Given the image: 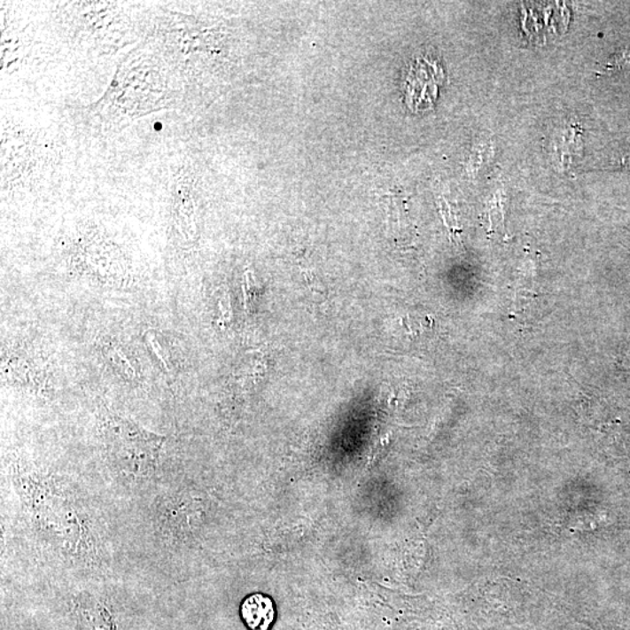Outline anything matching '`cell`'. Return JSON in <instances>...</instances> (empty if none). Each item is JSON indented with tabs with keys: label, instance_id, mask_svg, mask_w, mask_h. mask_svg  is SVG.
Segmentation results:
<instances>
[{
	"label": "cell",
	"instance_id": "10",
	"mask_svg": "<svg viewBox=\"0 0 630 630\" xmlns=\"http://www.w3.org/2000/svg\"><path fill=\"white\" fill-rule=\"evenodd\" d=\"M620 364L626 369H630V356H626L624 359L620 360Z\"/></svg>",
	"mask_w": 630,
	"mask_h": 630
},
{
	"label": "cell",
	"instance_id": "2",
	"mask_svg": "<svg viewBox=\"0 0 630 630\" xmlns=\"http://www.w3.org/2000/svg\"><path fill=\"white\" fill-rule=\"evenodd\" d=\"M98 432L106 474L117 492L137 500L171 477L161 466L167 437L106 407L99 412Z\"/></svg>",
	"mask_w": 630,
	"mask_h": 630
},
{
	"label": "cell",
	"instance_id": "7",
	"mask_svg": "<svg viewBox=\"0 0 630 630\" xmlns=\"http://www.w3.org/2000/svg\"><path fill=\"white\" fill-rule=\"evenodd\" d=\"M630 69V45L622 48L608 58L603 72H620V70Z\"/></svg>",
	"mask_w": 630,
	"mask_h": 630
},
{
	"label": "cell",
	"instance_id": "8",
	"mask_svg": "<svg viewBox=\"0 0 630 630\" xmlns=\"http://www.w3.org/2000/svg\"><path fill=\"white\" fill-rule=\"evenodd\" d=\"M146 340L149 342L150 347L152 349L154 355H156L157 359L160 361L161 364H163L166 371H171V367H169L165 350L161 347L159 341H158L156 334H154L153 331H149V333L146 334Z\"/></svg>",
	"mask_w": 630,
	"mask_h": 630
},
{
	"label": "cell",
	"instance_id": "4",
	"mask_svg": "<svg viewBox=\"0 0 630 630\" xmlns=\"http://www.w3.org/2000/svg\"><path fill=\"white\" fill-rule=\"evenodd\" d=\"M581 135L577 125H570L564 128L560 135L552 142V157L558 168H567L572 163L574 157L578 156L581 149Z\"/></svg>",
	"mask_w": 630,
	"mask_h": 630
},
{
	"label": "cell",
	"instance_id": "5",
	"mask_svg": "<svg viewBox=\"0 0 630 630\" xmlns=\"http://www.w3.org/2000/svg\"><path fill=\"white\" fill-rule=\"evenodd\" d=\"M103 354H105L106 359H109L110 362H112L125 377H128L130 381H134L135 378H137V371H136L127 354L124 353V350L121 349L120 346L106 344L105 347L103 348Z\"/></svg>",
	"mask_w": 630,
	"mask_h": 630
},
{
	"label": "cell",
	"instance_id": "9",
	"mask_svg": "<svg viewBox=\"0 0 630 630\" xmlns=\"http://www.w3.org/2000/svg\"><path fill=\"white\" fill-rule=\"evenodd\" d=\"M615 165L618 166V167L630 169V151L622 153L621 156L615 160Z\"/></svg>",
	"mask_w": 630,
	"mask_h": 630
},
{
	"label": "cell",
	"instance_id": "1",
	"mask_svg": "<svg viewBox=\"0 0 630 630\" xmlns=\"http://www.w3.org/2000/svg\"><path fill=\"white\" fill-rule=\"evenodd\" d=\"M11 475L24 538L43 564L80 579L106 576L113 554L108 517L83 482L19 462Z\"/></svg>",
	"mask_w": 630,
	"mask_h": 630
},
{
	"label": "cell",
	"instance_id": "6",
	"mask_svg": "<svg viewBox=\"0 0 630 630\" xmlns=\"http://www.w3.org/2000/svg\"><path fill=\"white\" fill-rule=\"evenodd\" d=\"M490 144L482 140L478 143L477 146H474L473 152L470 158V165H468V169H470V175H478V169L484 167L486 160H487Z\"/></svg>",
	"mask_w": 630,
	"mask_h": 630
},
{
	"label": "cell",
	"instance_id": "3",
	"mask_svg": "<svg viewBox=\"0 0 630 630\" xmlns=\"http://www.w3.org/2000/svg\"><path fill=\"white\" fill-rule=\"evenodd\" d=\"M241 617L249 629L268 630L276 617L274 602L261 593L250 595L242 603Z\"/></svg>",
	"mask_w": 630,
	"mask_h": 630
}]
</instances>
